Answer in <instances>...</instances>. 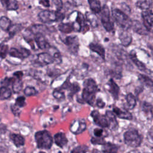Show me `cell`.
Listing matches in <instances>:
<instances>
[{"mask_svg":"<svg viewBox=\"0 0 153 153\" xmlns=\"http://www.w3.org/2000/svg\"><path fill=\"white\" fill-rule=\"evenodd\" d=\"M119 146L110 142H106L102 145V153H118Z\"/></svg>","mask_w":153,"mask_h":153,"instance_id":"44dd1931","label":"cell"},{"mask_svg":"<svg viewBox=\"0 0 153 153\" xmlns=\"http://www.w3.org/2000/svg\"><path fill=\"white\" fill-rule=\"evenodd\" d=\"M26 99L24 96H19L16 99L15 105L19 108H23L26 105Z\"/></svg>","mask_w":153,"mask_h":153,"instance_id":"ee69618b","label":"cell"},{"mask_svg":"<svg viewBox=\"0 0 153 153\" xmlns=\"http://www.w3.org/2000/svg\"><path fill=\"white\" fill-rule=\"evenodd\" d=\"M133 30L140 35H148L149 34V31L146 29L143 25L141 24L140 22L137 20L131 21V26Z\"/></svg>","mask_w":153,"mask_h":153,"instance_id":"7402d4cb","label":"cell"},{"mask_svg":"<svg viewBox=\"0 0 153 153\" xmlns=\"http://www.w3.org/2000/svg\"><path fill=\"white\" fill-rule=\"evenodd\" d=\"M99 91L96 82L93 78L85 79L83 82L82 100L90 106H94L96 93Z\"/></svg>","mask_w":153,"mask_h":153,"instance_id":"6da1fadb","label":"cell"},{"mask_svg":"<svg viewBox=\"0 0 153 153\" xmlns=\"http://www.w3.org/2000/svg\"><path fill=\"white\" fill-rule=\"evenodd\" d=\"M63 42L66 45L70 50L71 53L74 54H76L79 48V41L76 36H68L65 38Z\"/></svg>","mask_w":153,"mask_h":153,"instance_id":"30bf717a","label":"cell"},{"mask_svg":"<svg viewBox=\"0 0 153 153\" xmlns=\"http://www.w3.org/2000/svg\"><path fill=\"white\" fill-rule=\"evenodd\" d=\"M126 100L127 102V110H132L136 106V99L135 96L131 93H128L126 96Z\"/></svg>","mask_w":153,"mask_h":153,"instance_id":"484cf974","label":"cell"},{"mask_svg":"<svg viewBox=\"0 0 153 153\" xmlns=\"http://www.w3.org/2000/svg\"><path fill=\"white\" fill-rule=\"evenodd\" d=\"M88 149L86 145H78L73 148L70 153H87Z\"/></svg>","mask_w":153,"mask_h":153,"instance_id":"b9f144b4","label":"cell"},{"mask_svg":"<svg viewBox=\"0 0 153 153\" xmlns=\"http://www.w3.org/2000/svg\"><path fill=\"white\" fill-rule=\"evenodd\" d=\"M142 111L146 114H150V115H152V106L151 103L147 102H143L142 105Z\"/></svg>","mask_w":153,"mask_h":153,"instance_id":"60d3db41","label":"cell"},{"mask_svg":"<svg viewBox=\"0 0 153 153\" xmlns=\"http://www.w3.org/2000/svg\"><path fill=\"white\" fill-rule=\"evenodd\" d=\"M7 131V126L3 124H0V134H4Z\"/></svg>","mask_w":153,"mask_h":153,"instance_id":"db71d44e","label":"cell"},{"mask_svg":"<svg viewBox=\"0 0 153 153\" xmlns=\"http://www.w3.org/2000/svg\"><path fill=\"white\" fill-rule=\"evenodd\" d=\"M112 111L116 117L120 119L127 120H131L133 119L132 114L127 109H121L116 106H114Z\"/></svg>","mask_w":153,"mask_h":153,"instance_id":"9a60e30c","label":"cell"},{"mask_svg":"<svg viewBox=\"0 0 153 153\" xmlns=\"http://www.w3.org/2000/svg\"><path fill=\"white\" fill-rule=\"evenodd\" d=\"M10 137L12 140L13 143H14V145L17 148L23 146L25 145V138L19 134L11 133L10 135Z\"/></svg>","mask_w":153,"mask_h":153,"instance_id":"d4e9b609","label":"cell"},{"mask_svg":"<svg viewBox=\"0 0 153 153\" xmlns=\"http://www.w3.org/2000/svg\"><path fill=\"white\" fill-rule=\"evenodd\" d=\"M142 17L144 26L149 32L151 31L153 22V14L152 10L143 11L142 13Z\"/></svg>","mask_w":153,"mask_h":153,"instance_id":"7c38bea8","label":"cell"},{"mask_svg":"<svg viewBox=\"0 0 153 153\" xmlns=\"http://www.w3.org/2000/svg\"><path fill=\"white\" fill-rule=\"evenodd\" d=\"M52 56L54 59V62H56L57 64H60L62 63V56H61V54L59 51H56L55 53H54L53 55H52Z\"/></svg>","mask_w":153,"mask_h":153,"instance_id":"f6af8a7d","label":"cell"},{"mask_svg":"<svg viewBox=\"0 0 153 153\" xmlns=\"http://www.w3.org/2000/svg\"><path fill=\"white\" fill-rule=\"evenodd\" d=\"M8 46L4 43L0 44V58L4 59L8 52Z\"/></svg>","mask_w":153,"mask_h":153,"instance_id":"7bdbcfd3","label":"cell"},{"mask_svg":"<svg viewBox=\"0 0 153 153\" xmlns=\"http://www.w3.org/2000/svg\"><path fill=\"white\" fill-rule=\"evenodd\" d=\"M105 115L106 116L108 123H109V129L111 131H115L118 128L119 124L117 120V117L113 113L112 111L106 110Z\"/></svg>","mask_w":153,"mask_h":153,"instance_id":"4fadbf2b","label":"cell"},{"mask_svg":"<svg viewBox=\"0 0 153 153\" xmlns=\"http://www.w3.org/2000/svg\"><path fill=\"white\" fill-rule=\"evenodd\" d=\"M112 14L116 23L124 30H127L131 26V20L123 11L119 9H114Z\"/></svg>","mask_w":153,"mask_h":153,"instance_id":"5b68a950","label":"cell"},{"mask_svg":"<svg viewBox=\"0 0 153 153\" xmlns=\"http://www.w3.org/2000/svg\"><path fill=\"white\" fill-rule=\"evenodd\" d=\"M59 88H60L62 90H68V97L69 99H72L74 96L75 94L78 93L81 90V87L78 84V83L71 82L69 79H66L63 83V84L60 87H59Z\"/></svg>","mask_w":153,"mask_h":153,"instance_id":"ba28073f","label":"cell"},{"mask_svg":"<svg viewBox=\"0 0 153 153\" xmlns=\"http://www.w3.org/2000/svg\"><path fill=\"white\" fill-rule=\"evenodd\" d=\"M104 137L105 136H102V137L93 136L90 139V142L91 143V144L94 145H102L106 142V140H105Z\"/></svg>","mask_w":153,"mask_h":153,"instance_id":"74e56055","label":"cell"},{"mask_svg":"<svg viewBox=\"0 0 153 153\" xmlns=\"http://www.w3.org/2000/svg\"><path fill=\"white\" fill-rule=\"evenodd\" d=\"M89 48L92 51L96 53L103 60H105V50L102 45L91 42L89 44Z\"/></svg>","mask_w":153,"mask_h":153,"instance_id":"ffe728a7","label":"cell"},{"mask_svg":"<svg viewBox=\"0 0 153 153\" xmlns=\"http://www.w3.org/2000/svg\"><path fill=\"white\" fill-rule=\"evenodd\" d=\"M119 39L121 44L124 47H128L132 41V36L130 32L127 30H124L119 35Z\"/></svg>","mask_w":153,"mask_h":153,"instance_id":"603a6c76","label":"cell"},{"mask_svg":"<svg viewBox=\"0 0 153 153\" xmlns=\"http://www.w3.org/2000/svg\"><path fill=\"white\" fill-rule=\"evenodd\" d=\"M52 94L53 96L57 100H64L65 99V93L63 91V90H60L59 88L54 89L53 91Z\"/></svg>","mask_w":153,"mask_h":153,"instance_id":"f35d334b","label":"cell"},{"mask_svg":"<svg viewBox=\"0 0 153 153\" xmlns=\"http://www.w3.org/2000/svg\"><path fill=\"white\" fill-rule=\"evenodd\" d=\"M152 4V0H137L136 7L141 10H148Z\"/></svg>","mask_w":153,"mask_h":153,"instance_id":"4dcf8cb0","label":"cell"},{"mask_svg":"<svg viewBox=\"0 0 153 153\" xmlns=\"http://www.w3.org/2000/svg\"><path fill=\"white\" fill-rule=\"evenodd\" d=\"M11 85L14 93H17L20 92L23 87V82L22 81V79H19L17 78H14Z\"/></svg>","mask_w":153,"mask_h":153,"instance_id":"f546056e","label":"cell"},{"mask_svg":"<svg viewBox=\"0 0 153 153\" xmlns=\"http://www.w3.org/2000/svg\"><path fill=\"white\" fill-rule=\"evenodd\" d=\"M138 80L143 85L152 88V79L149 76L144 74H139L138 75Z\"/></svg>","mask_w":153,"mask_h":153,"instance_id":"f1b7e54d","label":"cell"},{"mask_svg":"<svg viewBox=\"0 0 153 153\" xmlns=\"http://www.w3.org/2000/svg\"><path fill=\"white\" fill-rule=\"evenodd\" d=\"M13 75L17 78H19V79H22V76L23 75V73L22 71H16L15 72L14 74H13Z\"/></svg>","mask_w":153,"mask_h":153,"instance_id":"816d5d0a","label":"cell"},{"mask_svg":"<svg viewBox=\"0 0 153 153\" xmlns=\"http://www.w3.org/2000/svg\"><path fill=\"white\" fill-rule=\"evenodd\" d=\"M9 54L13 57L23 59L30 56V51L25 48H20L19 49L11 48L9 51Z\"/></svg>","mask_w":153,"mask_h":153,"instance_id":"8fae6325","label":"cell"},{"mask_svg":"<svg viewBox=\"0 0 153 153\" xmlns=\"http://www.w3.org/2000/svg\"><path fill=\"white\" fill-rule=\"evenodd\" d=\"M38 153H46V152H44V151H40Z\"/></svg>","mask_w":153,"mask_h":153,"instance_id":"9f6ffc18","label":"cell"},{"mask_svg":"<svg viewBox=\"0 0 153 153\" xmlns=\"http://www.w3.org/2000/svg\"><path fill=\"white\" fill-rule=\"evenodd\" d=\"M39 4H41L45 7H49L50 5L48 0H39Z\"/></svg>","mask_w":153,"mask_h":153,"instance_id":"f5cc1de1","label":"cell"},{"mask_svg":"<svg viewBox=\"0 0 153 153\" xmlns=\"http://www.w3.org/2000/svg\"><path fill=\"white\" fill-rule=\"evenodd\" d=\"M36 146L41 149H50L53 143V139L51 133L46 130L38 131L35 134Z\"/></svg>","mask_w":153,"mask_h":153,"instance_id":"7a4b0ae2","label":"cell"},{"mask_svg":"<svg viewBox=\"0 0 153 153\" xmlns=\"http://www.w3.org/2000/svg\"><path fill=\"white\" fill-rule=\"evenodd\" d=\"M90 115L96 125L103 128H109V123L106 116L100 114L99 111L93 110L90 113Z\"/></svg>","mask_w":153,"mask_h":153,"instance_id":"9c48e42d","label":"cell"},{"mask_svg":"<svg viewBox=\"0 0 153 153\" xmlns=\"http://www.w3.org/2000/svg\"><path fill=\"white\" fill-rule=\"evenodd\" d=\"M107 85H108V90L111 95L112 96L114 100H118L119 98V93H120V87L117 85V84L114 81L112 78H111L108 83Z\"/></svg>","mask_w":153,"mask_h":153,"instance_id":"2e32d148","label":"cell"},{"mask_svg":"<svg viewBox=\"0 0 153 153\" xmlns=\"http://www.w3.org/2000/svg\"><path fill=\"white\" fill-rule=\"evenodd\" d=\"M103 132H104V130H103V128H101V127L95 128L93 130L94 136H95V137H102V136H103Z\"/></svg>","mask_w":153,"mask_h":153,"instance_id":"c3c4849f","label":"cell"},{"mask_svg":"<svg viewBox=\"0 0 153 153\" xmlns=\"http://www.w3.org/2000/svg\"><path fill=\"white\" fill-rule=\"evenodd\" d=\"M6 8L7 10H16L19 8V4L17 0H5Z\"/></svg>","mask_w":153,"mask_h":153,"instance_id":"8d00e7d4","label":"cell"},{"mask_svg":"<svg viewBox=\"0 0 153 153\" xmlns=\"http://www.w3.org/2000/svg\"><path fill=\"white\" fill-rule=\"evenodd\" d=\"M13 78H5L2 82L1 84L3 87H8L10 85L12 84V82L13 81Z\"/></svg>","mask_w":153,"mask_h":153,"instance_id":"681fc988","label":"cell"},{"mask_svg":"<svg viewBox=\"0 0 153 153\" xmlns=\"http://www.w3.org/2000/svg\"><path fill=\"white\" fill-rule=\"evenodd\" d=\"M52 2L55 5L57 11H60L63 7V2L62 0H52Z\"/></svg>","mask_w":153,"mask_h":153,"instance_id":"7dc6e473","label":"cell"},{"mask_svg":"<svg viewBox=\"0 0 153 153\" xmlns=\"http://www.w3.org/2000/svg\"><path fill=\"white\" fill-rule=\"evenodd\" d=\"M87 128V123L83 118H76L74 120L70 126L69 130L74 134H79L84 132Z\"/></svg>","mask_w":153,"mask_h":153,"instance_id":"52a82bcc","label":"cell"},{"mask_svg":"<svg viewBox=\"0 0 153 153\" xmlns=\"http://www.w3.org/2000/svg\"><path fill=\"white\" fill-rule=\"evenodd\" d=\"M19 108H19L18 106H17L15 104L11 105V111H12V112L14 114V115L15 116L19 117V116L20 115V112H21V111L20 110Z\"/></svg>","mask_w":153,"mask_h":153,"instance_id":"f907efd6","label":"cell"},{"mask_svg":"<svg viewBox=\"0 0 153 153\" xmlns=\"http://www.w3.org/2000/svg\"><path fill=\"white\" fill-rule=\"evenodd\" d=\"M24 93L26 96H32L36 95L38 92L35 87L32 86H27L24 90Z\"/></svg>","mask_w":153,"mask_h":153,"instance_id":"ab89813d","label":"cell"},{"mask_svg":"<svg viewBox=\"0 0 153 153\" xmlns=\"http://www.w3.org/2000/svg\"><path fill=\"white\" fill-rule=\"evenodd\" d=\"M76 23L78 25V30L79 32H81L82 31L84 33L86 31H87L88 30L86 29V28L87 29H88V26H87V25L85 23V19L84 16V15L81 13L80 12H78V14H77V17H76Z\"/></svg>","mask_w":153,"mask_h":153,"instance_id":"d6986e66","label":"cell"},{"mask_svg":"<svg viewBox=\"0 0 153 153\" xmlns=\"http://www.w3.org/2000/svg\"><path fill=\"white\" fill-rule=\"evenodd\" d=\"M100 13H101V22L103 26L106 31H112L114 29V24L110 20V12L108 7L106 5H103Z\"/></svg>","mask_w":153,"mask_h":153,"instance_id":"8992f818","label":"cell"},{"mask_svg":"<svg viewBox=\"0 0 153 153\" xmlns=\"http://www.w3.org/2000/svg\"><path fill=\"white\" fill-rule=\"evenodd\" d=\"M23 27L20 24H17L11 25L9 29L8 30L9 32V36L10 38H13L17 33L20 32L22 29Z\"/></svg>","mask_w":153,"mask_h":153,"instance_id":"d590c367","label":"cell"},{"mask_svg":"<svg viewBox=\"0 0 153 153\" xmlns=\"http://www.w3.org/2000/svg\"><path fill=\"white\" fill-rule=\"evenodd\" d=\"M35 41L38 48L41 50L50 48V45L47 41L44 35L41 33H36L35 34Z\"/></svg>","mask_w":153,"mask_h":153,"instance_id":"ac0fdd59","label":"cell"},{"mask_svg":"<svg viewBox=\"0 0 153 153\" xmlns=\"http://www.w3.org/2000/svg\"><path fill=\"white\" fill-rule=\"evenodd\" d=\"M123 139L125 144L131 148L140 146L143 140V137L138 130L134 128L126 131L123 134Z\"/></svg>","mask_w":153,"mask_h":153,"instance_id":"3957f363","label":"cell"},{"mask_svg":"<svg viewBox=\"0 0 153 153\" xmlns=\"http://www.w3.org/2000/svg\"><path fill=\"white\" fill-rule=\"evenodd\" d=\"M85 19H86L85 20H87L90 23V25L93 27H96L97 26L98 23H97V17L95 16V14H94L93 13L87 12L85 13Z\"/></svg>","mask_w":153,"mask_h":153,"instance_id":"836d02e7","label":"cell"},{"mask_svg":"<svg viewBox=\"0 0 153 153\" xmlns=\"http://www.w3.org/2000/svg\"><path fill=\"white\" fill-rule=\"evenodd\" d=\"M54 142L55 144L59 147L63 148L68 143V139L66 136L65 133L60 131L54 135Z\"/></svg>","mask_w":153,"mask_h":153,"instance_id":"e0dca14e","label":"cell"},{"mask_svg":"<svg viewBox=\"0 0 153 153\" xmlns=\"http://www.w3.org/2000/svg\"><path fill=\"white\" fill-rule=\"evenodd\" d=\"M29 29L33 34L36 33H41L43 34L44 33L47 32L48 31V28L45 25H32Z\"/></svg>","mask_w":153,"mask_h":153,"instance_id":"83f0119b","label":"cell"},{"mask_svg":"<svg viewBox=\"0 0 153 153\" xmlns=\"http://www.w3.org/2000/svg\"><path fill=\"white\" fill-rule=\"evenodd\" d=\"M95 102H96V106L98 107L99 109H103V108H105L106 105L105 102L102 100L101 97L97 98L96 100H95Z\"/></svg>","mask_w":153,"mask_h":153,"instance_id":"bcb514c9","label":"cell"},{"mask_svg":"<svg viewBox=\"0 0 153 153\" xmlns=\"http://www.w3.org/2000/svg\"><path fill=\"white\" fill-rule=\"evenodd\" d=\"M129 57L131 61L134 63V64L137 66V68L141 71H146V67L144 63H143L141 61L138 60L136 54L134 51H131L129 54Z\"/></svg>","mask_w":153,"mask_h":153,"instance_id":"cb8c5ba5","label":"cell"},{"mask_svg":"<svg viewBox=\"0 0 153 153\" xmlns=\"http://www.w3.org/2000/svg\"><path fill=\"white\" fill-rule=\"evenodd\" d=\"M39 20L44 23H50L54 22L62 21L65 18V14L60 11L43 10L38 15Z\"/></svg>","mask_w":153,"mask_h":153,"instance_id":"277c9868","label":"cell"},{"mask_svg":"<svg viewBox=\"0 0 153 153\" xmlns=\"http://www.w3.org/2000/svg\"><path fill=\"white\" fill-rule=\"evenodd\" d=\"M6 151L7 150L4 148L0 146V153H6Z\"/></svg>","mask_w":153,"mask_h":153,"instance_id":"11a10c76","label":"cell"},{"mask_svg":"<svg viewBox=\"0 0 153 153\" xmlns=\"http://www.w3.org/2000/svg\"><path fill=\"white\" fill-rule=\"evenodd\" d=\"M91 10L94 13H99L101 11L100 3L98 0H88Z\"/></svg>","mask_w":153,"mask_h":153,"instance_id":"1f68e13d","label":"cell"},{"mask_svg":"<svg viewBox=\"0 0 153 153\" xmlns=\"http://www.w3.org/2000/svg\"><path fill=\"white\" fill-rule=\"evenodd\" d=\"M37 61L38 63L41 66L48 65L54 63V59L53 56L51 54L46 52L38 54L37 56Z\"/></svg>","mask_w":153,"mask_h":153,"instance_id":"5bb4252c","label":"cell"},{"mask_svg":"<svg viewBox=\"0 0 153 153\" xmlns=\"http://www.w3.org/2000/svg\"><path fill=\"white\" fill-rule=\"evenodd\" d=\"M11 90L8 87H2L0 88V98L1 99H7L11 96Z\"/></svg>","mask_w":153,"mask_h":153,"instance_id":"e575fe53","label":"cell"},{"mask_svg":"<svg viewBox=\"0 0 153 153\" xmlns=\"http://www.w3.org/2000/svg\"><path fill=\"white\" fill-rule=\"evenodd\" d=\"M11 26V20L5 16H2L0 18V27L5 31H8Z\"/></svg>","mask_w":153,"mask_h":153,"instance_id":"d6a6232c","label":"cell"},{"mask_svg":"<svg viewBox=\"0 0 153 153\" xmlns=\"http://www.w3.org/2000/svg\"><path fill=\"white\" fill-rule=\"evenodd\" d=\"M59 30L64 33H69L74 30V24L72 23H61L58 26Z\"/></svg>","mask_w":153,"mask_h":153,"instance_id":"4316f807","label":"cell"}]
</instances>
